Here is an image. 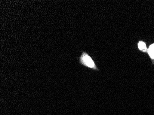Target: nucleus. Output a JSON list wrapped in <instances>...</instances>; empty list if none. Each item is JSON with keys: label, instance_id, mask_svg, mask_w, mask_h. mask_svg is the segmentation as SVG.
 I'll use <instances>...</instances> for the list:
<instances>
[{"label": "nucleus", "instance_id": "2", "mask_svg": "<svg viewBox=\"0 0 154 115\" xmlns=\"http://www.w3.org/2000/svg\"><path fill=\"white\" fill-rule=\"evenodd\" d=\"M149 54L152 59H154V44L151 45L149 47V48L148 50Z\"/></svg>", "mask_w": 154, "mask_h": 115}, {"label": "nucleus", "instance_id": "1", "mask_svg": "<svg viewBox=\"0 0 154 115\" xmlns=\"http://www.w3.org/2000/svg\"><path fill=\"white\" fill-rule=\"evenodd\" d=\"M78 59L79 64L82 66L92 69L94 71H99L92 58L86 52L82 51V54Z\"/></svg>", "mask_w": 154, "mask_h": 115}, {"label": "nucleus", "instance_id": "3", "mask_svg": "<svg viewBox=\"0 0 154 115\" xmlns=\"http://www.w3.org/2000/svg\"><path fill=\"white\" fill-rule=\"evenodd\" d=\"M138 48L140 50H142L143 51H147V47L146 45L144 42L143 41H140L138 44Z\"/></svg>", "mask_w": 154, "mask_h": 115}]
</instances>
